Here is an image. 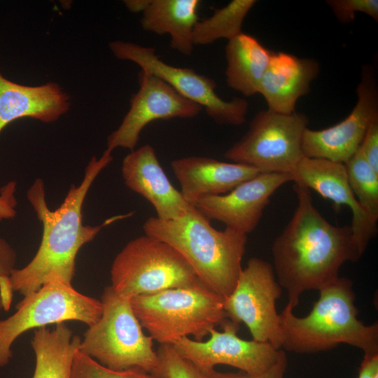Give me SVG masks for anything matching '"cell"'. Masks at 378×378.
I'll return each mask as SVG.
<instances>
[{"instance_id": "obj_1", "label": "cell", "mask_w": 378, "mask_h": 378, "mask_svg": "<svg viewBox=\"0 0 378 378\" xmlns=\"http://www.w3.org/2000/svg\"><path fill=\"white\" fill-rule=\"evenodd\" d=\"M293 190L297 207L272 247L274 272L293 310L302 293L320 290L339 276L344 263L360 258L351 226L330 223L314 206L309 188L294 183Z\"/></svg>"}, {"instance_id": "obj_2", "label": "cell", "mask_w": 378, "mask_h": 378, "mask_svg": "<svg viewBox=\"0 0 378 378\" xmlns=\"http://www.w3.org/2000/svg\"><path fill=\"white\" fill-rule=\"evenodd\" d=\"M106 149L99 158L92 157L78 186L72 184L60 206L50 210L46 200L43 181L38 178L27 192V197L42 225L41 241L33 258L23 267L15 268L10 281L14 292L25 296L46 283L58 280L72 284L76 256L102 228L124 216L111 218L100 225L83 223V206L87 194L100 172L112 161Z\"/></svg>"}, {"instance_id": "obj_3", "label": "cell", "mask_w": 378, "mask_h": 378, "mask_svg": "<svg viewBox=\"0 0 378 378\" xmlns=\"http://www.w3.org/2000/svg\"><path fill=\"white\" fill-rule=\"evenodd\" d=\"M318 291L306 316H296L287 306L280 314L281 349L314 354L346 344L360 349L363 356L378 354V324L366 325L358 318L352 281L338 276Z\"/></svg>"}, {"instance_id": "obj_4", "label": "cell", "mask_w": 378, "mask_h": 378, "mask_svg": "<svg viewBox=\"0 0 378 378\" xmlns=\"http://www.w3.org/2000/svg\"><path fill=\"white\" fill-rule=\"evenodd\" d=\"M143 230L176 250L200 281L223 300L231 294L242 270L247 234L227 227L216 230L195 208L174 220L150 216Z\"/></svg>"}, {"instance_id": "obj_5", "label": "cell", "mask_w": 378, "mask_h": 378, "mask_svg": "<svg viewBox=\"0 0 378 378\" xmlns=\"http://www.w3.org/2000/svg\"><path fill=\"white\" fill-rule=\"evenodd\" d=\"M131 304L141 326L160 344L183 337L202 341L228 318L224 300L198 281L195 284L136 296Z\"/></svg>"}, {"instance_id": "obj_6", "label": "cell", "mask_w": 378, "mask_h": 378, "mask_svg": "<svg viewBox=\"0 0 378 378\" xmlns=\"http://www.w3.org/2000/svg\"><path fill=\"white\" fill-rule=\"evenodd\" d=\"M99 319L88 327L79 350L112 370L136 368L150 374L157 365L153 340L143 331L131 299L105 287Z\"/></svg>"}, {"instance_id": "obj_7", "label": "cell", "mask_w": 378, "mask_h": 378, "mask_svg": "<svg viewBox=\"0 0 378 378\" xmlns=\"http://www.w3.org/2000/svg\"><path fill=\"white\" fill-rule=\"evenodd\" d=\"M110 275L112 289L130 299L190 286L200 280L176 250L146 234L130 241L116 255Z\"/></svg>"}, {"instance_id": "obj_8", "label": "cell", "mask_w": 378, "mask_h": 378, "mask_svg": "<svg viewBox=\"0 0 378 378\" xmlns=\"http://www.w3.org/2000/svg\"><path fill=\"white\" fill-rule=\"evenodd\" d=\"M16 309L11 316L0 320V368L9 363L11 347L23 333L69 321L89 327L99 319L102 304L78 292L72 284L53 280L24 296Z\"/></svg>"}, {"instance_id": "obj_9", "label": "cell", "mask_w": 378, "mask_h": 378, "mask_svg": "<svg viewBox=\"0 0 378 378\" xmlns=\"http://www.w3.org/2000/svg\"><path fill=\"white\" fill-rule=\"evenodd\" d=\"M307 115L295 112L286 115L270 109L259 111L246 133L224 153L232 162L246 164L261 173L292 172L304 155L303 134Z\"/></svg>"}, {"instance_id": "obj_10", "label": "cell", "mask_w": 378, "mask_h": 378, "mask_svg": "<svg viewBox=\"0 0 378 378\" xmlns=\"http://www.w3.org/2000/svg\"><path fill=\"white\" fill-rule=\"evenodd\" d=\"M109 48L118 59L134 62L141 71L158 77L181 95L200 105L217 123L237 126L245 122L248 102L239 97L224 100L218 95L216 84L210 77L165 63L153 48L124 41H112Z\"/></svg>"}, {"instance_id": "obj_11", "label": "cell", "mask_w": 378, "mask_h": 378, "mask_svg": "<svg viewBox=\"0 0 378 378\" xmlns=\"http://www.w3.org/2000/svg\"><path fill=\"white\" fill-rule=\"evenodd\" d=\"M281 294L272 265L251 258L242 268L234 290L224 300V309L229 319L245 324L252 340L281 349V316L276 307Z\"/></svg>"}, {"instance_id": "obj_12", "label": "cell", "mask_w": 378, "mask_h": 378, "mask_svg": "<svg viewBox=\"0 0 378 378\" xmlns=\"http://www.w3.org/2000/svg\"><path fill=\"white\" fill-rule=\"evenodd\" d=\"M220 327L222 331L212 329L205 341L183 337L173 346L201 372L226 365L248 373H261L272 367L284 351L267 342L241 339L237 335L239 324L229 318Z\"/></svg>"}, {"instance_id": "obj_13", "label": "cell", "mask_w": 378, "mask_h": 378, "mask_svg": "<svg viewBox=\"0 0 378 378\" xmlns=\"http://www.w3.org/2000/svg\"><path fill=\"white\" fill-rule=\"evenodd\" d=\"M356 94V104L345 119L323 130L306 128L304 157L345 164L358 151L370 124L378 118V88L372 66H363Z\"/></svg>"}, {"instance_id": "obj_14", "label": "cell", "mask_w": 378, "mask_h": 378, "mask_svg": "<svg viewBox=\"0 0 378 378\" xmlns=\"http://www.w3.org/2000/svg\"><path fill=\"white\" fill-rule=\"evenodd\" d=\"M139 83V89L131 98L128 112L107 138L106 149L111 152L120 147L133 150L141 131L153 121L193 118L202 109L153 74L141 70Z\"/></svg>"}, {"instance_id": "obj_15", "label": "cell", "mask_w": 378, "mask_h": 378, "mask_svg": "<svg viewBox=\"0 0 378 378\" xmlns=\"http://www.w3.org/2000/svg\"><path fill=\"white\" fill-rule=\"evenodd\" d=\"M290 181L289 174L260 173L225 194L200 199L194 206L207 220L247 234L258 225L273 193Z\"/></svg>"}, {"instance_id": "obj_16", "label": "cell", "mask_w": 378, "mask_h": 378, "mask_svg": "<svg viewBox=\"0 0 378 378\" xmlns=\"http://www.w3.org/2000/svg\"><path fill=\"white\" fill-rule=\"evenodd\" d=\"M292 181L312 189L336 205H345L352 213L351 227L361 257L377 232V221L360 205L348 181L344 164L303 157L290 173Z\"/></svg>"}, {"instance_id": "obj_17", "label": "cell", "mask_w": 378, "mask_h": 378, "mask_svg": "<svg viewBox=\"0 0 378 378\" xmlns=\"http://www.w3.org/2000/svg\"><path fill=\"white\" fill-rule=\"evenodd\" d=\"M121 172L125 184L148 201L156 211L155 217L160 220L178 218L195 208L171 183L149 144L127 154Z\"/></svg>"}, {"instance_id": "obj_18", "label": "cell", "mask_w": 378, "mask_h": 378, "mask_svg": "<svg viewBox=\"0 0 378 378\" xmlns=\"http://www.w3.org/2000/svg\"><path fill=\"white\" fill-rule=\"evenodd\" d=\"M171 167L182 196L193 206L202 197L225 194L261 173L246 164L199 156L175 159Z\"/></svg>"}, {"instance_id": "obj_19", "label": "cell", "mask_w": 378, "mask_h": 378, "mask_svg": "<svg viewBox=\"0 0 378 378\" xmlns=\"http://www.w3.org/2000/svg\"><path fill=\"white\" fill-rule=\"evenodd\" d=\"M319 71V64L314 59L272 52L258 93L265 98L268 109L286 115L294 113L298 100L309 93Z\"/></svg>"}, {"instance_id": "obj_20", "label": "cell", "mask_w": 378, "mask_h": 378, "mask_svg": "<svg viewBox=\"0 0 378 378\" xmlns=\"http://www.w3.org/2000/svg\"><path fill=\"white\" fill-rule=\"evenodd\" d=\"M70 105L69 94L56 83L24 85L7 79L0 71V132L22 118L55 122L69 110Z\"/></svg>"}, {"instance_id": "obj_21", "label": "cell", "mask_w": 378, "mask_h": 378, "mask_svg": "<svg viewBox=\"0 0 378 378\" xmlns=\"http://www.w3.org/2000/svg\"><path fill=\"white\" fill-rule=\"evenodd\" d=\"M198 0H150L140 23L147 31L170 36V46L180 53L191 55L192 35L197 22Z\"/></svg>"}, {"instance_id": "obj_22", "label": "cell", "mask_w": 378, "mask_h": 378, "mask_svg": "<svg viewBox=\"0 0 378 378\" xmlns=\"http://www.w3.org/2000/svg\"><path fill=\"white\" fill-rule=\"evenodd\" d=\"M272 54L255 37L243 32L229 40L225 46L228 87L246 97L257 94Z\"/></svg>"}, {"instance_id": "obj_23", "label": "cell", "mask_w": 378, "mask_h": 378, "mask_svg": "<svg viewBox=\"0 0 378 378\" xmlns=\"http://www.w3.org/2000/svg\"><path fill=\"white\" fill-rule=\"evenodd\" d=\"M80 340L65 323L56 324L52 328L36 329L31 341L35 355L32 378H71L74 358L79 350Z\"/></svg>"}, {"instance_id": "obj_24", "label": "cell", "mask_w": 378, "mask_h": 378, "mask_svg": "<svg viewBox=\"0 0 378 378\" xmlns=\"http://www.w3.org/2000/svg\"><path fill=\"white\" fill-rule=\"evenodd\" d=\"M255 0H233L216 8L212 15L198 20L192 35L194 46L208 45L220 38L227 41L242 33L243 22L255 4Z\"/></svg>"}, {"instance_id": "obj_25", "label": "cell", "mask_w": 378, "mask_h": 378, "mask_svg": "<svg viewBox=\"0 0 378 378\" xmlns=\"http://www.w3.org/2000/svg\"><path fill=\"white\" fill-rule=\"evenodd\" d=\"M344 164L349 186L361 207L378 220V173L366 162L359 148Z\"/></svg>"}, {"instance_id": "obj_26", "label": "cell", "mask_w": 378, "mask_h": 378, "mask_svg": "<svg viewBox=\"0 0 378 378\" xmlns=\"http://www.w3.org/2000/svg\"><path fill=\"white\" fill-rule=\"evenodd\" d=\"M156 353L157 365L151 373L155 378H204L202 372L179 355L173 345L160 344Z\"/></svg>"}, {"instance_id": "obj_27", "label": "cell", "mask_w": 378, "mask_h": 378, "mask_svg": "<svg viewBox=\"0 0 378 378\" xmlns=\"http://www.w3.org/2000/svg\"><path fill=\"white\" fill-rule=\"evenodd\" d=\"M71 378H155L136 368L115 370L104 366L78 350L74 358Z\"/></svg>"}, {"instance_id": "obj_28", "label": "cell", "mask_w": 378, "mask_h": 378, "mask_svg": "<svg viewBox=\"0 0 378 378\" xmlns=\"http://www.w3.org/2000/svg\"><path fill=\"white\" fill-rule=\"evenodd\" d=\"M16 260L15 249L0 236V312L10 307L14 293L10 275L16 268Z\"/></svg>"}, {"instance_id": "obj_29", "label": "cell", "mask_w": 378, "mask_h": 378, "mask_svg": "<svg viewBox=\"0 0 378 378\" xmlns=\"http://www.w3.org/2000/svg\"><path fill=\"white\" fill-rule=\"evenodd\" d=\"M326 3L342 23L354 21L357 12L364 13L378 21L377 0H329Z\"/></svg>"}, {"instance_id": "obj_30", "label": "cell", "mask_w": 378, "mask_h": 378, "mask_svg": "<svg viewBox=\"0 0 378 378\" xmlns=\"http://www.w3.org/2000/svg\"><path fill=\"white\" fill-rule=\"evenodd\" d=\"M287 368V357L285 351L281 354L279 360L267 371L252 374L243 371L237 372H223L216 371L215 369L201 372L204 378H284Z\"/></svg>"}, {"instance_id": "obj_31", "label": "cell", "mask_w": 378, "mask_h": 378, "mask_svg": "<svg viewBox=\"0 0 378 378\" xmlns=\"http://www.w3.org/2000/svg\"><path fill=\"white\" fill-rule=\"evenodd\" d=\"M359 150L369 165L378 173V118L368 127Z\"/></svg>"}, {"instance_id": "obj_32", "label": "cell", "mask_w": 378, "mask_h": 378, "mask_svg": "<svg viewBox=\"0 0 378 378\" xmlns=\"http://www.w3.org/2000/svg\"><path fill=\"white\" fill-rule=\"evenodd\" d=\"M17 183L9 181L0 188V221L12 219L17 214Z\"/></svg>"}, {"instance_id": "obj_33", "label": "cell", "mask_w": 378, "mask_h": 378, "mask_svg": "<svg viewBox=\"0 0 378 378\" xmlns=\"http://www.w3.org/2000/svg\"><path fill=\"white\" fill-rule=\"evenodd\" d=\"M378 374V354L363 356L358 378H374Z\"/></svg>"}, {"instance_id": "obj_34", "label": "cell", "mask_w": 378, "mask_h": 378, "mask_svg": "<svg viewBox=\"0 0 378 378\" xmlns=\"http://www.w3.org/2000/svg\"><path fill=\"white\" fill-rule=\"evenodd\" d=\"M124 2L130 11L134 13H142L147 7L150 0H127Z\"/></svg>"}]
</instances>
